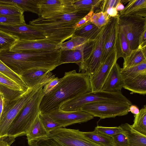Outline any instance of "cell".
Instances as JSON below:
<instances>
[{"label": "cell", "mask_w": 146, "mask_h": 146, "mask_svg": "<svg viewBox=\"0 0 146 146\" xmlns=\"http://www.w3.org/2000/svg\"><path fill=\"white\" fill-rule=\"evenodd\" d=\"M92 91L90 77L87 72L77 73L75 70L66 72L57 85L43 96L40 111L48 113L59 110L64 102Z\"/></svg>", "instance_id": "1"}, {"label": "cell", "mask_w": 146, "mask_h": 146, "mask_svg": "<svg viewBox=\"0 0 146 146\" xmlns=\"http://www.w3.org/2000/svg\"><path fill=\"white\" fill-rule=\"evenodd\" d=\"M9 49L0 53V60L20 76L26 71L35 69H46L52 71L61 65L60 48L30 50L22 53L11 51Z\"/></svg>", "instance_id": "2"}, {"label": "cell", "mask_w": 146, "mask_h": 146, "mask_svg": "<svg viewBox=\"0 0 146 146\" xmlns=\"http://www.w3.org/2000/svg\"><path fill=\"white\" fill-rule=\"evenodd\" d=\"M90 11H76L50 17H38L29 22V25L42 31L46 38L58 44L71 38L75 30L74 25Z\"/></svg>", "instance_id": "3"}, {"label": "cell", "mask_w": 146, "mask_h": 146, "mask_svg": "<svg viewBox=\"0 0 146 146\" xmlns=\"http://www.w3.org/2000/svg\"><path fill=\"white\" fill-rule=\"evenodd\" d=\"M28 143L30 146H101L86 138L79 130L63 127L54 129L46 136Z\"/></svg>", "instance_id": "4"}, {"label": "cell", "mask_w": 146, "mask_h": 146, "mask_svg": "<svg viewBox=\"0 0 146 146\" xmlns=\"http://www.w3.org/2000/svg\"><path fill=\"white\" fill-rule=\"evenodd\" d=\"M43 87L35 94L17 114L9 128L7 136L15 139L26 135L40 111L41 101L45 95Z\"/></svg>", "instance_id": "5"}, {"label": "cell", "mask_w": 146, "mask_h": 146, "mask_svg": "<svg viewBox=\"0 0 146 146\" xmlns=\"http://www.w3.org/2000/svg\"><path fill=\"white\" fill-rule=\"evenodd\" d=\"M46 81L47 79H44L42 83L33 88H29L22 95L14 100L3 99V110L0 119V138L7 136L9 128L17 114Z\"/></svg>", "instance_id": "6"}, {"label": "cell", "mask_w": 146, "mask_h": 146, "mask_svg": "<svg viewBox=\"0 0 146 146\" xmlns=\"http://www.w3.org/2000/svg\"><path fill=\"white\" fill-rule=\"evenodd\" d=\"M102 101H112L123 102L130 105L131 102L122 94L121 91L109 92L102 90L91 92L78 95L62 104L60 110L64 111H73L80 110L84 105Z\"/></svg>", "instance_id": "7"}, {"label": "cell", "mask_w": 146, "mask_h": 146, "mask_svg": "<svg viewBox=\"0 0 146 146\" xmlns=\"http://www.w3.org/2000/svg\"><path fill=\"white\" fill-rule=\"evenodd\" d=\"M118 17H110L109 22L102 27L94 40L92 51L85 62L84 66V72H87L90 77L94 74L101 64L102 53L106 41Z\"/></svg>", "instance_id": "8"}, {"label": "cell", "mask_w": 146, "mask_h": 146, "mask_svg": "<svg viewBox=\"0 0 146 146\" xmlns=\"http://www.w3.org/2000/svg\"><path fill=\"white\" fill-rule=\"evenodd\" d=\"M117 26L126 36L131 50L137 48L140 38L146 30V19L137 16L119 15Z\"/></svg>", "instance_id": "9"}, {"label": "cell", "mask_w": 146, "mask_h": 146, "mask_svg": "<svg viewBox=\"0 0 146 146\" xmlns=\"http://www.w3.org/2000/svg\"><path fill=\"white\" fill-rule=\"evenodd\" d=\"M131 106L123 102L102 101L86 104L81 110L90 113L94 117L103 119L126 115L129 112Z\"/></svg>", "instance_id": "10"}, {"label": "cell", "mask_w": 146, "mask_h": 146, "mask_svg": "<svg viewBox=\"0 0 146 146\" xmlns=\"http://www.w3.org/2000/svg\"><path fill=\"white\" fill-rule=\"evenodd\" d=\"M0 30L17 37L19 40H35L46 38L43 33L30 25L0 24Z\"/></svg>", "instance_id": "11"}, {"label": "cell", "mask_w": 146, "mask_h": 146, "mask_svg": "<svg viewBox=\"0 0 146 146\" xmlns=\"http://www.w3.org/2000/svg\"><path fill=\"white\" fill-rule=\"evenodd\" d=\"M73 0H39L38 16L43 17L73 12L76 11Z\"/></svg>", "instance_id": "12"}, {"label": "cell", "mask_w": 146, "mask_h": 146, "mask_svg": "<svg viewBox=\"0 0 146 146\" xmlns=\"http://www.w3.org/2000/svg\"><path fill=\"white\" fill-rule=\"evenodd\" d=\"M94 40L90 41L80 49L64 50L61 49L60 62V64L75 63L79 67V72H84V64L92 51Z\"/></svg>", "instance_id": "13"}, {"label": "cell", "mask_w": 146, "mask_h": 146, "mask_svg": "<svg viewBox=\"0 0 146 146\" xmlns=\"http://www.w3.org/2000/svg\"><path fill=\"white\" fill-rule=\"evenodd\" d=\"M48 114L55 121L61 124L62 127L86 122L94 118L90 113L81 110L73 111L57 110Z\"/></svg>", "instance_id": "14"}, {"label": "cell", "mask_w": 146, "mask_h": 146, "mask_svg": "<svg viewBox=\"0 0 146 146\" xmlns=\"http://www.w3.org/2000/svg\"><path fill=\"white\" fill-rule=\"evenodd\" d=\"M115 46L94 74L90 77L92 92L101 91L103 85L114 64L117 62Z\"/></svg>", "instance_id": "15"}, {"label": "cell", "mask_w": 146, "mask_h": 146, "mask_svg": "<svg viewBox=\"0 0 146 146\" xmlns=\"http://www.w3.org/2000/svg\"><path fill=\"white\" fill-rule=\"evenodd\" d=\"M60 48V44L46 38L35 40H18L10 48L11 51L22 53L33 50H50Z\"/></svg>", "instance_id": "16"}, {"label": "cell", "mask_w": 146, "mask_h": 146, "mask_svg": "<svg viewBox=\"0 0 146 146\" xmlns=\"http://www.w3.org/2000/svg\"><path fill=\"white\" fill-rule=\"evenodd\" d=\"M119 65L116 62L113 65L102 87L101 90L109 92L121 91L123 88V79Z\"/></svg>", "instance_id": "17"}, {"label": "cell", "mask_w": 146, "mask_h": 146, "mask_svg": "<svg viewBox=\"0 0 146 146\" xmlns=\"http://www.w3.org/2000/svg\"><path fill=\"white\" fill-rule=\"evenodd\" d=\"M123 88L131 92V94H146V73L123 79Z\"/></svg>", "instance_id": "18"}, {"label": "cell", "mask_w": 146, "mask_h": 146, "mask_svg": "<svg viewBox=\"0 0 146 146\" xmlns=\"http://www.w3.org/2000/svg\"><path fill=\"white\" fill-rule=\"evenodd\" d=\"M51 71L46 69H35L26 71L20 76L28 88H32L42 83Z\"/></svg>", "instance_id": "19"}, {"label": "cell", "mask_w": 146, "mask_h": 146, "mask_svg": "<svg viewBox=\"0 0 146 146\" xmlns=\"http://www.w3.org/2000/svg\"><path fill=\"white\" fill-rule=\"evenodd\" d=\"M120 126L127 138L129 146H146V136L135 130L128 123Z\"/></svg>", "instance_id": "20"}, {"label": "cell", "mask_w": 146, "mask_h": 146, "mask_svg": "<svg viewBox=\"0 0 146 146\" xmlns=\"http://www.w3.org/2000/svg\"><path fill=\"white\" fill-rule=\"evenodd\" d=\"M119 15H132L146 19V0H129Z\"/></svg>", "instance_id": "21"}, {"label": "cell", "mask_w": 146, "mask_h": 146, "mask_svg": "<svg viewBox=\"0 0 146 146\" xmlns=\"http://www.w3.org/2000/svg\"><path fill=\"white\" fill-rule=\"evenodd\" d=\"M115 45L117 59L120 57L124 59L131 51L126 36L118 26Z\"/></svg>", "instance_id": "22"}, {"label": "cell", "mask_w": 146, "mask_h": 146, "mask_svg": "<svg viewBox=\"0 0 146 146\" xmlns=\"http://www.w3.org/2000/svg\"><path fill=\"white\" fill-rule=\"evenodd\" d=\"M146 62V48H137L131 51L129 54L124 59L123 68L136 66Z\"/></svg>", "instance_id": "23"}, {"label": "cell", "mask_w": 146, "mask_h": 146, "mask_svg": "<svg viewBox=\"0 0 146 146\" xmlns=\"http://www.w3.org/2000/svg\"><path fill=\"white\" fill-rule=\"evenodd\" d=\"M102 28H98L89 21L85 24L75 30L73 36L81 37L90 40H94Z\"/></svg>", "instance_id": "24"}, {"label": "cell", "mask_w": 146, "mask_h": 146, "mask_svg": "<svg viewBox=\"0 0 146 146\" xmlns=\"http://www.w3.org/2000/svg\"><path fill=\"white\" fill-rule=\"evenodd\" d=\"M39 0H0V3L10 4L18 7L24 12L28 11L39 13Z\"/></svg>", "instance_id": "25"}, {"label": "cell", "mask_w": 146, "mask_h": 146, "mask_svg": "<svg viewBox=\"0 0 146 146\" xmlns=\"http://www.w3.org/2000/svg\"><path fill=\"white\" fill-rule=\"evenodd\" d=\"M81 134L91 142L101 146H115L111 137L100 133L97 130L92 132L81 131Z\"/></svg>", "instance_id": "26"}, {"label": "cell", "mask_w": 146, "mask_h": 146, "mask_svg": "<svg viewBox=\"0 0 146 146\" xmlns=\"http://www.w3.org/2000/svg\"><path fill=\"white\" fill-rule=\"evenodd\" d=\"M48 132L43 126L39 114L33 122L26 135L28 142L46 135Z\"/></svg>", "instance_id": "27"}, {"label": "cell", "mask_w": 146, "mask_h": 146, "mask_svg": "<svg viewBox=\"0 0 146 146\" xmlns=\"http://www.w3.org/2000/svg\"><path fill=\"white\" fill-rule=\"evenodd\" d=\"M118 18L106 41L102 53L101 63L105 60L115 46L117 32Z\"/></svg>", "instance_id": "28"}, {"label": "cell", "mask_w": 146, "mask_h": 146, "mask_svg": "<svg viewBox=\"0 0 146 146\" xmlns=\"http://www.w3.org/2000/svg\"><path fill=\"white\" fill-rule=\"evenodd\" d=\"M133 123L131 127L140 133L146 136V106H144L139 113L134 115Z\"/></svg>", "instance_id": "29"}, {"label": "cell", "mask_w": 146, "mask_h": 146, "mask_svg": "<svg viewBox=\"0 0 146 146\" xmlns=\"http://www.w3.org/2000/svg\"><path fill=\"white\" fill-rule=\"evenodd\" d=\"M90 41L79 36H72L70 39L60 44L62 50H67L80 49L82 48Z\"/></svg>", "instance_id": "30"}, {"label": "cell", "mask_w": 146, "mask_h": 146, "mask_svg": "<svg viewBox=\"0 0 146 146\" xmlns=\"http://www.w3.org/2000/svg\"><path fill=\"white\" fill-rule=\"evenodd\" d=\"M0 72L17 83L24 92H26L29 88L21 76L13 72L0 60Z\"/></svg>", "instance_id": "31"}, {"label": "cell", "mask_w": 146, "mask_h": 146, "mask_svg": "<svg viewBox=\"0 0 146 146\" xmlns=\"http://www.w3.org/2000/svg\"><path fill=\"white\" fill-rule=\"evenodd\" d=\"M146 73V62L138 65L121 68V74L123 79Z\"/></svg>", "instance_id": "32"}, {"label": "cell", "mask_w": 146, "mask_h": 146, "mask_svg": "<svg viewBox=\"0 0 146 146\" xmlns=\"http://www.w3.org/2000/svg\"><path fill=\"white\" fill-rule=\"evenodd\" d=\"M102 0H73V4L76 11H90L100 7Z\"/></svg>", "instance_id": "33"}, {"label": "cell", "mask_w": 146, "mask_h": 146, "mask_svg": "<svg viewBox=\"0 0 146 146\" xmlns=\"http://www.w3.org/2000/svg\"><path fill=\"white\" fill-rule=\"evenodd\" d=\"M25 92L15 90L0 84V95L4 100L11 101L22 95Z\"/></svg>", "instance_id": "34"}, {"label": "cell", "mask_w": 146, "mask_h": 146, "mask_svg": "<svg viewBox=\"0 0 146 146\" xmlns=\"http://www.w3.org/2000/svg\"><path fill=\"white\" fill-rule=\"evenodd\" d=\"M18 38L0 30V53L10 49Z\"/></svg>", "instance_id": "35"}, {"label": "cell", "mask_w": 146, "mask_h": 146, "mask_svg": "<svg viewBox=\"0 0 146 146\" xmlns=\"http://www.w3.org/2000/svg\"><path fill=\"white\" fill-rule=\"evenodd\" d=\"M39 116L43 126L48 133L54 129L62 127L61 124L55 121L47 113L40 111Z\"/></svg>", "instance_id": "36"}, {"label": "cell", "mask_w": 146, "mask_h": 146, "mask_svg": "<svg viewBox=\"0 0 146 146\" xmlns=\"http://www.w3.org/2000/svg\"><path fill=\"white\" fill-rule=\"evenodd\" d=\"M24 12L15 5L0 3V15L20 16L23 15Z\"/></svg>", "instance_id": "37"}, {"label": "cell", "mask_w": 146, "mask_h": 146, "mask_svg": "<svg viewBox=\"0 0 146 146\" xmlns=\"http://www.w3.org/2000/svg\"><path fill=\"white\" fill-rule=\"evenodd\" d=\"M110 18L106 12L100 11L96 13H94L89 21L100 28L107 23Z\"/></svg>", "instance_id": "38"}, {"label": "cell", "mask_w": 146, "mask_h": 146, "mask_svg": "<svg viewBox=\"0 0 146 146\" xmlns=\"http://www.w3.org/2000/svg\"><path fill=\"white\" fill-rule=\"evenodd\" d=\"M0 24L14 25L26 23L23 15L20 16L0 15Z\"/></svg>", "instance_id": "39"}, {"label": "cell", "mask_w": 146, "mask_h": 146, "mask_svg": "<svg viewBox=\"0 0 146 146\" xmlns=\"http://www.w3.org/2000/svg\"><path fill=\"white\" fill-rule=\"evenodd\" d=\"M95 129L102 134L111 137L116 134L123 133V130L120 126L109 127L98 125L95 127Z\"/></svg>", "instance_id": "40"}, {"label": "cell", "mask_w": 146, "mask_h": 146, "mask_svg": "<svg viewBox=\"0 0 146 146\" xmlns=\"http://www.w3.org/2000/svg\"><path fill=\"white\" fill-rule=\"evenodd\" d=\"M61 78L55 77V75H52V73L50 72L47 82L42 88V90L44 94L52 90L58 84Z\"/></svg>", "instance_id": "41"}, {"label": "cell", "mask_w": 146, "mask_h": 146, "mask_svg": "<svg viewBox=\"0 0 146 146\" xmlns=\"http://www.w3.org/2000/svg\"><path fill=\"white\" fill-rule=\"evenodd\" d=\"M0 84L6 86L14 90L23 91L21 87L17 83L0 72Z\"/></svg>", "instance_id": "42"}, {"label": "cell", "mask_w": 146, "mask_h": 146, "mask_svg": "<svg viewBox=\"0 0 146 146\" xmlns=\"http://www.w3.org/2000/svg\"><path fill=\"white\" fill-rule=\"evenodd\" d=\"M112 138L115 146H129L127 138L123 133L116 134Z\"/></svg>", "instance_id": "43"}, {"label": "cell", "mask_w": 146, "mask_h": 146, "mask_svg": "<svg viewBox=\"0 0 146 146\" xmlns=\"http://www.w3.org/2000/svg\"><path fill=\"white\" fill-rule=\"evenodd\" d=\"M120 0H102L100 6V11L105 12L109 8H115L117 5L120 2Z\"/></svg>", "instance_id": "44"}, {"label": "cell", "mask_w": 146, "mask_h": 146, "mask_svg": "<svg viewBox=\"0 0 146 146\" xmlns=\"http://www.w3.org/2000/svg\"><path fill=\"white\" fill-rule=\"evenodd\" d=\"M94 13V10H91L88 13L74 25L73 27L75 30L88 22Z\"/></svg>", "instance_id": "45"}, {"label": "cell", "mask_w": 146, "mask_h": 146, "mask_svg": "<svg viewBox=\"0 0 146 146\" xmlns=\"http://www.w3.org/2000/svg\"><path fill=\"white\" fill-rule=\"evenodd\" d=\"M138 48H146V30L144 31L140 38Z\"/></svg>", "instance_id": "46"}, {"label": "cell", "mask_w": 146, "mask_h": 146, "mask_svg": "<svg viewBox=\"0 0 146 146\" xmlns=\"http://www.w3.org/2000/svg\"><path fill=\"white\" fill-rule=\"evenodd\" d=\"M106 12L110 17H118L119 15V13L117 11L116 8L114 7L108 8Z\"/></svg>", "instance_id": "47"}, {"label": "cell", "mask_w": 146, "mask_h": 146, "mask_svg": "<svg viewBox=\"0 0 146 146\" xmlns=\"http://www.w3.org/2000/svg\"><path fill=\"white\" fill-rule=\"evenodd\" d=\"M14 139L8 136L3 137V146H11L12 143L14 141Z\"/></svg>", "instance_id": "48"}, {"label": "cell", "mask_w": 146, "mask_h": 146, "mask_svg": "<svg viewBox=\"0 0 146 146\" xmlns=\"http://www.w3.org/2000/svg\"><path fill=\"white\" fill-rule=\"evenodd\" d=\"M139 110L138 107L135 105H132L129 108V111L135 115L138 114L139 112Z\"/></svg>", "instance_id": "49"}, {"label": "cell", "mask_w": 146, "mask_h": 146, "mask_svg": "<svg viewBox=\"0 0 146 146\" xmlns=\"http://www.w3.org/2000/svg\"><path fill=\"white\" fill-rule=\"evenodd\" d=\"M124 7H125L123 4L121 3L120 1V2L117 5L115 8L117 11H120L123 10Z\"/></svg>", "instance_id": "50"}, {"label": "cell", "mask_w": 146, "mask_h": 146, "mask_svg": "<svg viewBox=\"0 0 146 146\" xmlns=\"http://www.w3.org/2000/svg\"><path fill=\"white\" fill-rule=\"evenodd\" d=\"M3 108V99L0 95V119L2 115Z\"/></svg>", "instance_id": "51"}, {"label": "cell", "mask_w": 146, "mask_h": 146, "mask_svg": "<svg viewBox=\"0 0 146 146\" xmlns=\"http://www.w3.org/2000/svg\"><path fill=\"white\" fill-rule=\"evenodd\" d=\"M3 137L0 138V146H3Z\"/></svg>", "instance_id": "52"}]
</instances>
